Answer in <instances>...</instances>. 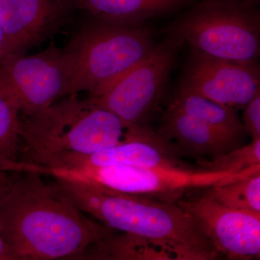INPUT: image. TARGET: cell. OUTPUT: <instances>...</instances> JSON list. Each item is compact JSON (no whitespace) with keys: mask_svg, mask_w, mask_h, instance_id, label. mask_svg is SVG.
I'll list each match as a JSON object with an SVG mask.
<instances>
[{"mask_svg":"<svg viewBox=\"0 0 260 260\" xmlns=\"http://www.w3.org/2000/svg\"><path fill=\"white\" fill-rule=\"evenodd\" d=\"M71 10H82L101 23L135 27L175 11L191 0H66Z\"/></svg>","mask_w":260,"mask_h":260,"instance_id":"cell-14","label":"cell"},{"mask_svg":"<svg viewBox=\"0 0 260 260\" xmlns=\"http://www.w3.org/2000/svg\"><path fill=\"white\" fill-rule=\"evenodd\" d=\"M183 155L177 145L143 124L126 128L121 141L96 153L37 154L30 155L28 162L37 167L49 168L116 166L190 168L181 160Z\"/></svg>","mask_w":260,"mask_h":260,"instance_id":"cell-9","label":"cell"},{"mask_svg":"<svg viewBox=\"0 0 260 260\" xmlns=\"http://www.w3.org/2000/svg\"><path fill=\"white\" fill-rule=\"evenodd\" d=\"M74 61L66 48L51 44L34 55L8 54L0 61V80L18 99L22 116L35 114L72 94Z\"/></svg>","mask_w":260,"mask_h":260,"instance_id":"cell-7","label":"cell"},{"mask_svg":"<svg viewBox=\"0 0 260 260\" xmlns=\"http://www.w3.org/2000/svg\"><path fill=\"white\" fill-rule=\"evenodd\" d=\"M5 47V38L4 29L2 23L1 17H0V61L4 56Z\"/></svg>","mask_w":260,"mask_h":260,"instance_id":"cell-21","label":"cell"},{"mask_svg":"<svg viewBox=\"0 0 260 260\" xmlns=\"http://www.w3.org/2000/svg\"><path fill=\"white\" fill-rule=\"evenodd\" d=\"M157 133L177 145L184 155L198 160L217 158L241 146V142L188 115L172 104L164 112Z\"/></svg>","mask_w":260,"mask_h":260,"instance_id":"cell-13","label":"cell"},{"mask_svg":"<svg viewBox=\"0 0 260 260\" xmlns=\"http://www.w3.org/2000/svg\"><path fill=\"white\" fill-rule=\"evenodd\" d=\"M257 64L217 59L194 51L180 88L237 111L260 91Z\"/></svg>","mask_w":260,"mask_h":260,"instance_id":"cell-11","label":"cell"},{"mask_svg":"<svg viewBox=\"0 0 260 260\" xmlns=\"http://www.w3.org/2000/svg\"><path fill=\"white\" fill-rule=\"evenodd\" d=\"M238 1L251 7H256L259 3V0H238Z\"/></svg>","mask_w":260,"mask_h":260,"instance_id":"cell-23","label":"cell"},{"mask_svg":"<svg viewBox=\"0 0 260 260\" xmlns=\"http://www.w3.org/2000/svg\"><path fill=\"white\" fill-rule=\"evenodd\" d=\"M171 104L220 133L242 142L245 134L244 126L237 112L230 108L181 88Z\"/></svg>","mask_w":260,"mask_h":260,"instance_id":"cell-15","label":"cell"},{"mask_svg":"<svg viewBox=\"0 0 260 260\" xmlns=\"http://www.w3.org/2000/svg\"><path fill=\"white\" fill-rule=\"evenodd\" d=\"M176 60L174 46L162 43L92 99L124 127L145 124L161 97Z\"/></svg>","mask_w":260,"mask_h":260,"instance_id":"cell-8","label":"cell"},{"mask_svg":"<svg viewBox=\"0 0 260 260\" xmlns=\"http://www.w3.org/2000/svg\"><path fill=\"white\" fill-rule=\"evenodd\" d=\"M8 172H0V195L4 190L7 181H8Z\"/></svg>","mask_w":260,"mask_h":260,"instance_id":"cell-22","label":"cell"},{"mask_svg":"<svg viewBox=\"0 0 260 260\" xmlns=\"http://www.w3.org/2000/svg\"><path fill=\"white\" fill-rule=\"evenodd\" d=\"M242 121L244 133L252 140L260 139V91L244 107Z\"/></svg>","mask_w":260,"mask_h":260,"instance_id":"cell-19","label":"cell"},{"mask_svg":"<svg viewBox=\"0 0 260 260\" xmlns=\"http://www.w3.org/2000/svg\"><path fill=\"white\" fill-rule=\"evenodd\" d=\"M70 10L66 0H0L3 57L25 54L45 42L64 23Z\"/></svg>","mask_w":260,"mask_h":260,"instance_id":"cell-12","label":"cell"},{"mask_svg":"<svg viewBox=\"0 0 260 260\" xmlns=\"http://www.w3.org/2000/svg\"><path fill=\"white\" fill-rule=\"evenodd\" d=\"M153 47L148 27H129L91 20L65 47L74 61L72 94L95 97L143 59Z\"/></svg>","mask_w":260,"mask_h":260,"instance_id":"cell-4","label":"cell"},{"mask_svg":"<svg viewBox=\"0 0 260 260\" xmlns=\"http://www.w3.org/2000/svg\"><path fill=\"white\" fill-rule=\"evenodd\" d=\"M9 172L0 195V232L18 260L83 259L114 232L78 210L55 181Z\"/></svg>","mask_w":260,"mask_h":260,"instance_id":"cell-1","label":"cell"},{"mask_svg":"<svg viewBox=\"0 0 260 260\" xmlns=\"http://www.w3.org/2000/svg\"><path fill=\"white\" fill-rule=\"evenodd\" d=\"M198 164L201 170L213 172H241L260 165V139L252 140L217 158L198 160Z\"/></svg>","mask_w":260,"mask_h":260,"instance_id":"cell-18","label":"cell"},{"mask_svg":"<svg viewBox=\"0 0 260 260\" xmlns=\"http://www.w3.org/2000/svg\"><path fill=\"white\" fill-rule=\"evenodd\" d=\"M0 260H18L0 232Z\"/></svg>","mask_w":260,"mask_h":260,"instance_id":"cell-20","label":"cell"},{"mask_svg":"<svg viewBox=\"0 0 260 260\" xmlns=\"http://www.w3.org/2000/svg\"><path fill=\"white\" fill-rule=\"evenodd\" d=\"M209 239L219 254L229 259H259L260 215L229 208L198 190L176 201Z\"/></svg>","mask_w":260,"mask_h":260,"instance_id":"cell-10","label":"cell"},{"mask_svg":"<svg viewBox=\"0 0 260 260\" xmlns=\"http://www.w3.org/2000/svg\"><path fill=\"white\" fill-rule=\"evenodd\" d=\"M22 114L13 90L0 80V172H14L22 149Z\"/></svg>","mask_w":260,"mask_h":260,"instance_id":"cell-16","label":"cell"},{"mask_svg":"<svg viewBox=\"0 0 260 260\" xmlns=\"http://www.w3.org/2000/svg\"><path fill=\"white\" fill-rule=\"evenodd\" d=\"M54 179L81 181L126 194L176 202L189 191L244 179L260 172V165L241 172H213L191 168L116 167L45 168Z\"/></svg>","mask_w":260,"mask_h":260,"instance_id":"cell-6","label":"cell"},{"mask_svg":"<svg viewBox=\"0 0 260 260\" xmlns=\"http://www.w3.org/2000/svg\"><path fill=\"white\" fill-rule=\"evenodd\" d=\"M55 179L80 211L112 230L146 241L166 259L212 260L220 256L176 202L126 194L81 181Z\"/></svg>","mask_w":260,"mask_h":260,"instance_id":"cell-2","label":"cell"},{"mask_svg":"<svg viewBox=\"0 0 260 260\" xmlns=\"http://www.w3.org/2000/svg\"><path fill=\"white\" fill-rule=\"evenodd\" d=\"M177 42L224 60L257 64L260 17L256 7L238 0H203L173 25Z\"/></svg>","mask_w":260,"mask_h":260,"instance_id":"cell-5","label":"cell"},{"mask_svg":"<svg viewBox=\"0 0 260 260\" xmlns=\"http://www.w3.org/2000/svg\"><path fill=\"white\" fill-rule=\"evenodd\" d=\"M220 204L260 215V172L244 179L199 189Z\"/></svg>","mask_w":260,"mask_h":260,"instance_id":"cell-17","label":"cell"},{"mask_svg":"<svg viewBox=\"0 0 260 260\" xmlns=\"http://www.w3.org/2000/svg\"><path fill=\"white\" fill-rule=\"evenodd\" d=\"M124 131L120 120L91 98L67 95L22 116L20 159L36 154L96 153L119 143Z\"/></svg>","mask_w":260,"mask_h":260,"instance_id":"cell-3","label":"cell"}]
</instances>
